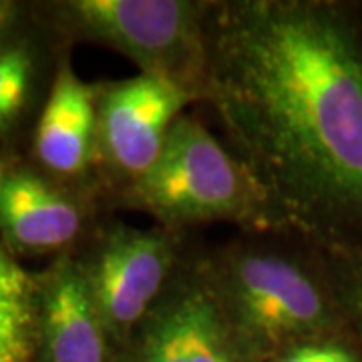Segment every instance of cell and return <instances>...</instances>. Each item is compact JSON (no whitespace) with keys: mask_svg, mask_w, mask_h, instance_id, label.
<instances>
[{"mask_svg":"<svg viewBox=\"0 0 362 362\" xmlns=\"http://www.w3.org/2000/svg\"><path fill=\"white\" fill-rule=\"evenodd\" d=\"M202 99L258 183L272 228L330 247L362 235V39L338 6H209Z\"/></svg>","mask_w":362,"mask_h":362,"instance_id":"obj_1","label":"cell"},{"mask_svg":"<svg viewBox=\"0 0 362 362\" xmlns=\"http://www.w3.org/2000/svg\"><path fill=\"white\" fill-rule=\"evenodd\" d=\"M199 272L252 362L268 361L302 340L334 337L342 322L330 282L296 256L240 247Z\"/></svg>","mask_w":362,"mask_h":362,"instance_id":"obj_2","label":"cell"},{"mask_svg":"<svg viewBox=\"0 0 362 362\" xmlns=\"http://www.w3.org/2000/svg\"><path fill=\"white\" fill-rule=\"evenodd\" d=\"M131 185L135 202L169 232L209 221L272 228L252 173L194 115L173 123L156 165Z\"/></svg>","mask_w":362,"mask_h":362,"instance_id":"obj_3","label":"cell"},{"mask_svg":"<svg viewBox=\"0 0 362 362\" xmlns=\"http://www.w3.org/2000/svg\"><path fill=\"white\" fill-rule=\"evenodd\" d=\"M209 4L187 0H75L69 23L83 37L131 59L145 75L177 81L199 93L206 69Z\"/></svg>","mask_w":362,"mask_h":362,"instance_id":"obj_4","label":"cell"},{"mask_svg":"<svg viewBox=\"0 0 362 362\" xmlns=\"http://www.w3.org/2000/svg\"><path fill=\"white\" fill-rule=\"evenodd\" d=\"M81 266L121 352L171 284L175 242L165 228L115 223Z\"/></svg>","mask_w":362,"mask_h":362,"instance_id":"obj_5","label":"cell"},{"mask_svg":"<svg viewBox=\"0 0 362 362\" xmlns=\"http://www.w3.org/2000/svg\"><path fill=\"white\" fill-rule=\"evenodd\" d=\"M199 93L177 81L137 75L99 93L97 151L119 175L137 181L163 151L173 123Z\"/></svg>","mask_w":362,"mask_h":362,"instance_id":"obj_6","label":"cell"},{"mask_svg":"<svg viewBox=\"0 0 362 362\" xmlns=\"http://www.w3.org/2000/svg\"><path fill=\"white\" fill-rule=\"evenodd\" d=\"M37 362H119L81 262L59 258L37 278Z\"/></svg>","mask_w":362,"mask_h":362,"instance_id":"obj_7","label":"cell"},{"mask_svg":"<svg viewBox=\"0 0 362 362\" xmlns=\"http://www.w3.org/2000/svg\"><path fill=\"white\" fill-rule=\"evenodd\" d=\"M99 93L69 63L59 66L35 131V153L59 175L83 173L97 151Z\"/></svg>","mask_w":362,"mask_h":362,"instance_id":"obj_8","label":"cell"},{"mask_svg":"<svg viewBox=\"0 0 362 362\" xmlns=\"http://www.w3.org/2000/svg\"><path fill=\"white\" fill-rule=\"evenodd\" d=\"M78 206L30 171L6 175L0 195V228L13 247L47 254L71 246L81 232Z\"/></svg>","mask_w":362,"mask_h":362,"instance_id":"obj_9","label":"cell"},{"mask_svg":"<svg viewBox=\"0 0 362 362\" xmlns=\"http://www.w3.org/2000/svg\"><path fill=\"white\" fill-rule=\"evenodd\" d=\"M37 337V278L0 246V362H30Z\"/></svg>","mask_w":362,"mask_h":362,"instance_id":"obj_10","label":"cell"},{"mask_svg":"<svg viewBox=\"0 0 362 362\" xmlns=\"http://www.w3.org/2000/svg\"><path fill=\"white\" fill-rule=\"evenodd\" d=\"M119 362H189L183 278L171 280L159 304L119 352Z\"/></svg>","mask_w":362,"mask_h":362,"instance_id":"obj_11","label":"cell"},{"mask_svg":"<svg viewBox=\"0 0 362 362\" xmlns=\"http://www.w3.org/2000/svg\"><path fill=\"white\" fill-rule=\"evenodd\" d=\"M189 362H252L221 318L202 272L183 278Z\"/></svg>","mask_w":362,"mask_h":362,"instance_id":"obj_12","label":"cell"},{"mask_svg":"<svg viewBox=\"0 0 362 362\" xmlns=\"http://www.w3.org/2000/svg\"><path fill=\"white\" fill-rule=\"evenodd\" d=\"M33 77V61L23 47L0 49V133L6 131L25 107Z\"/></svg>","mask_w":362,"mask_h":362,"instance_id":"obj_13","label":"cell"},{"mask_svg":"<svg viewBox=\"0 0 362 362\" xmlns=\"http://www.w3.org/2000/svg\"><path fill=\"white\" fill-rule=\"evenodd\" d=\"M332 250H337V266L330 286L338 310L342 320L352 324L362 338V247L338 246Z\"/></svg>","mask_w":362,"mask_h":362,"instance_id":"obj_14","label":"cell"},{"mask_svg":"<svg viewBox=\"0 0 362 362\" xmlns=\"http://www.w3.org/2000/svg\"><path fill=\"white\" fill-rule=\"evenodd\" d=\"M264 362H362V358L340 338L322 337L296 342Z\"/></svg>","mask_w":362,"mask_h":362,"instance_id":"obj_15","label":"cell"},{"mask_svg":"<svg viewBox=\"0 0 362 362\" xmlns=\"http://www.w3.org/2000/svg\"><path fill=\"white\" fill-rule=\"evenodd\" d=\"M8 14H11V4L8 2H0V26L4 25Z\"/></svg>","mask_w":362,"mask_h":362,"instance_id":"obj_16","label":"cell"},{"mask_svg":"<svg viewBox=\"0 0 362 362\" xmlns=\"http://www.w3.org/2000/svg\"><path fill=\"white\" fill-rule=\"evenodd\" d=\"M6 171H4V165L0 163V195H2V187H4V180H6Z\"/></svg>","mask_w":362,"mask_h":362,"instance_id":"obj_17","label":"cell"}]
</instances>
